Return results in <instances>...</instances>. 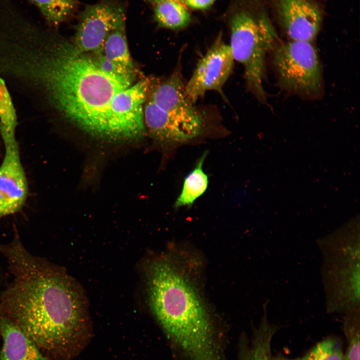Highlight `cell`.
<instances>
[{"label": "cell", "instance_id": "1", "mask_svg": "<svg viewBox=\"0 0 360 360\" xmlns=\"http://www.w3.org/2000/svg\"><path fill=\"white\" fill-rule=\"evenodd\" d=\"M31 78L36 106L94 138L129 142L145 136L148 78L110 74L56 34L38 50Z\"/></svg>", "mask_w": 360, "mask_h": 360}, {"label": "cell", "instance_id": "2", "mask_svg": "<svg viewBox=\"0 0 360 360\" xmlns=\"http://www.w3.org/2000/svg\"><path fill=\"white\" fill-rule=\"evenodd\" d=\"M12 280L0 293V315L14 322L44 353L66 358L88 336V302L64 268L32 254L16 230L0 244Z\"/></svg>", "mask_w": 360, "mask_h": 360}, {"label": "cell", "instance_id": "3", "mask_svg": "<svg viewBox=\"0 0 360 360\" xmlns=\"http://www.w3.org/2000/svg\"><path fill=\"white\" fill-rule=\"evenodd\" d=\"M194 258L171 252L143 263L150 308L188 360H223Z\"/></svg>", "mask_w": 360, "mask_h": 360}, {"label": "cell", "instance_id": "4", "mask_svg": "<svg viewBox=\"0 0 360 360\" xmlns=\"http://www.w3.org/2000/svg\"><path fill=\"white\" fill-rule=\"evenodd\" d=\"M358 232L340 230L318 240L328 314H344L360 308Z\"/></svg>", "mask_w": 360, "mask_h": 360}, {"label": "cell", "instance_id": "5", "mask_svg": "<svg viewBox=\"0 0 360 360\" xmlns=\"http://www.w3.org/2000/svg\"><path fill=\"white\" fill-rule=\"evenodd\" d=\"M230 30L229 46L234 60L244 68L247 88L259 100H264L266 53L277 39L268 10L260 3L238 11L230 20Z\"/></svg>", "mask_w": 360, "mask_h": 360}, {"label": "cell", "instance_id": "6", "mask_svg": "<svg viewBox=\"0 0 360 360\" xmlns=\"http://www.w3.org/2000/svg\"><path fill=\"white\" fill-rule=\"evenodd\" d=\"M273 62L280 84L285 89L304 96L320 92L322 69L312 42L290 40L278 44Z\"/></svg>", "mask_w": 360, "mask_h": 360}, {"label": "cell", "instance_id": "7", "mask_svg": "<svg viewBox=\"0 0 360 360\" xmlns=\"http://www.w3.org/2000/svg\"><path fill=\"white\" fill-rule=\"evenodd\" d=\"M234 59L228 44L218 37L200 60L185 90L194 104L210 90L222 92V88L232 73Z\"/></svg>", "mask_w": 360, "mask_h": 360}, {"label": "cell", "instance_id": "8", "mask_svg": "<svg viewBox=\"0 0 360 360\" xmlns=\"http://www.w3.org/2000/svg\"><path fill=\"white\" fill-rule=\"evenodd\" d=\"M276 19L290 40L312 42L317 36L323 12L316 0H268Z\"/></svg>", "mask_w": 360, "mask_h": 360}, {"label": "cell", "instance_id": "9", "mask_svg": "<svg viewBox=\"0 0 360 360\" xmlns=\"http://www.w3.org/2000/svg\"><path fill=\"white\" fill-rule=\"evenodd\" d=\"M124 18L122 8L109 2L88 6L80 16L72 42L82 52L100 51L109 32Z\"/></svg>", "mask_w": 360, "mask_h": 360}, {"label": "cell", "instance_id": "10", "mask_svg": "<svg viewBox=\"0 0 360 360\" xmlns=\"http://www.w3.org/2000/svg\"><path fill=\"white\" fill-rule=\"evenodd\" d=\"M185 86L180 72L176 70L149 90L147 98L198 136L204 128V118L187 96Z\"/></svg>", "mask_w": 360, "mask_h": 360}, {"label": "cell", "instance_id": "11", "mask_svg": "<svg viewBox=\"0 0 360 360\" xmlns=\"http://www.w3.org/2000/svg\"><path fill=\"white\" fill-rule=\"evenodd\" d=\"M4 148L0 162V218L19 212L28 194V181L18 144Z\"/></svg>", "mask_w": 360, "mask_h": 360}, {"label": "cell", "instance_id": "12", "mask_svg": "<svg viewBox=\"0 0 360 360\" xmlns=\"http://www.w3.org/2000/svg\"><path fill=\"white\" fill-rule=\"evenodd\" d=\"M144 120L146 132L160 142L178 144L197 136L148 98L144 106Z\"/></svg>", "mask_w": 360, "mask_h": 360}, {"label": "cell", "instance_id": "13", "mask_svg": "<svg viewBox=\"0 0 360 360\" xmlns=\"http://www.w3.org/2000/svg\"><path fill=\"white\" fill-rule=\"evenodd\" d=\"M0 334L2 340L0 360H50L20 328L2 315Z\"/></svg>", "mask_w": 360, "mask_h": 360}, {"label": "cell", "instance_id": "14", "mask_svg": "<svg viewBox=\"0 0 360 360\" xmlns=\"http://www.w3.org/2000/svg\"><path fill=\"white\" fill-rule=\"evenodd\" d=\"M102 52L124 75L136 77V70L130 56L125 32V18L120 20L108 34Z\"/></svg>", "mask_w": 360, "mask_h": 360}, {"label": "cell", "instance_id": "15", "mask_svg": "<svg viewBox=\"0 0 360 360\" xmlns=\"http://www.w3.org/2000/svg\"><path fill=\"white\" fill-rule=\"evenodd\" d=\"M16 109L6 80L0 76V138L3 146L18 143Z\"/></svg>", "mask_w": 360, "mask_h": 360}, {"label": "cell", "instance_id": "16", "mask_svg": "<svg viewBox=\"0 0 360 360\" xmlns=\"http://www.w3.org/2000/svg\"><path fill=\"white\" fill-rule=\"evenodd\" d=\"M266 306V304H263L264 315L260 324L242 360H270L271 358V342L278 328L268 320Z\"/></svg>", "mask_w": 360, "mask_h": 360}, {"label": "cell", "instance_id": "17", "mask_svg": "<svg viewBox=\"0 0 360 360\" xmlns=\"http://www.w3.org/2000/svg\"><path fill=\"white\" fill-rule=\"evenodd\" d=\"M206 155V153L204 154L194 168L184 178L181 193L174 204L175 208L192 205L206 192L208 181V176L203 171L202 164Z\"/></svg>", "mask_w": 360, "mask_h": 360}, {"label": "cell", "instance_id": "18", "mask_svg": "<svg viewBox=\"0 0 360 360\" xmlns=\"http://www.w3.org/2000/svg\"><path fill=\"white\" fill-rule=\"evenodd\" d=\"M154 18L160 26L170 29H180L190 21L188 10L180 2L167 0L156 4Z\"/></svg>", "mask_w": 360, "mask_h": 360}, {"label": "cell", "instance_id": "19", "mask_svg": "<svg viewBox=\"0 0 360 360\" xmlns=\"http://www.w3.org/2000/svg\"><path fill=\"white\" fill-rule=\"evenodd\" d=\"M40 12L50 27L66 20L76 8L78 0H28Z\"/></svg>", "mask_w": 360, "mask_h": 360}, {"label": "cell", "instance_id": "20", "mask_svg": "<svg viewBox=\"0 0 360 360\" xmlns=\"http://www.w3.org/2000/svg\"><path fill=\"white\" fill-rule=\"evenodd\" d=\"M344 314L343 330L348 341L344 360H360V308Z\"/></svg>", "mask_w": 360, "mask_h": 360}, {"label": "cell", "instance_id": "21", "mask_svg": "<svg viewBox=\"0 0 360 360\" xmlns=\"http://www.w3.org/2000/svg\"><path fill=\"white\" fill-rule=\"evenodd\" d=\"M308 354V360H344L341 344L332 337L318 343Z\"/></svg>", "mask_w": 360, "mask_h": 360}, {"label": "cell", "instance_id": "22", "mask_svg": "<svg viewBox=\"0 0 360 360\" xmlns=\"http://www.w3.org/2000/svg\"><path fill=\"white\" fill-rule=\"evenodd\" d=\"M215 0H184L186 4L194 9H204L211 6Z\"/></svg>", "mask_w": 360, "mask_h": 360}, {"label": "cell", "instance_id": "23", "mask_svg": "<svg viewBox=\"0 0 360 360\" xmlns=\"http://www.w3.org/2000/svg\"><path fill=\"white\" fill-rule=\"evenodd\" d=\"M270 360H308V353L304 356L300 358H297L295 359H286V358H277V359H274L272 360L271 358Z\"/></svg>", "mask_w": 360, "mask_h": 360}, {"label": "cell", "instance_id": "24", "mask_svg": "<svg viewBox=\"0 0 360 360\" xmlns=\"http://www.w3.org/2000/svg\"><path fill=\"white\" fill-rule=\"evenodd\" d=\"M148 2L154 3L155 4L158 3L160 2H164V1H167V0H172V1H176L179 2L182 1V0H147Z\"/></svg>", "mask_w": 360, "mask_h": 360}]
</instances>
